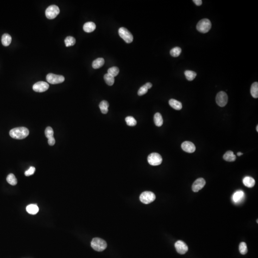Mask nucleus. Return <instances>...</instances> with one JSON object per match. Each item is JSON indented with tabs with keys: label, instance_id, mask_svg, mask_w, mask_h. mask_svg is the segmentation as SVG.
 I'll list each match as a JSON object with an SVG mask.
<instances>
[{
	"label": "nucleus",
	"instance_id": "obj_39",
	"mask_svg": "<svg viewBox=\"0 0 258 258\" xmlns=\"http://www.w3.org/2000/svg\"><path fill=\"white\" fill-rule=\"evenodd\" d=\"M242 155V153L241 152H238V153H237V155H238V156H240Z\"/></svg>",
	"mask_w": 258,
	"mask_h": 258
},
{
	"label": "nucleus",
	"instance_id": "obj_14",
	"mask_svg": "<svg viewBox=\"0 0 258 258\" xmlns=\"http://www.w3.org/2000/svg\"><path fill=\"white\" fill-rule=\"evenodd\" d=\"M181 148L183 151L188 153H193L195 152L196 149L194 143L189 141H185L182 143Z\"/></svg>",
	"mask_w": 258,
	"mask_h": 258
},
{
	"label": "nucleus",
	"instance_id": "obj_35",
	"mask_svg": "<svg viewBox=\"0 0 258 258\" xmlns=\"http://www.w3.org/2000/svg\"><path fill=\"white\" fill-rule=\"evenodd\" d=\"M35 171H36V168L34 167H30L29 169L26 170V171L25 172V175L26 176H30L31 175H33L34 174Z\"/></svg>",
	"mask_w": 258,
	"mask_h": 258
},
{
	"label": "nucleus",
	"instance_id": "obj_29",
	"mask_svg": "<svg viewBox=\"0 0 258 258\" xmlns=\"http://www.w3.org/2000/svg\"><path fill=\"white\" fill-rule=\"evenodd\" d=\"M182 50L179 47H175L170 51V55L173 57H178L181 54Z\"/></svg>",
	"mask_w": 258,
	"mask_h": 258
},
{
	"label": "nucleus",
	"instance_id": "obj_7",
	"mask_svg": "<svg viewBox=\"0 0 258 258\" xmlns=\"http://www.w3.org/2000/svg\"><path fill=\"white\" fill-rule=\"evenodd\" d=\"M147 160L150 165L157 166L161 164L163 159L160 155L156 152H153L148 155Z\"/></svg>",
	"mask_w": 258,
	"mask_h": 258
},
{
	"label": "nucleus",
	"instance_id": "obj_10",
	"mask_svg": "<svg viewBox=\"0 0 258 258\" xmlns=\"http://www.w3.org/2000/svg\"><path fill=\"white\" fill-rule=\"evenodd\" d=\"M49 85L47 82L39 81L33 85V91L37 92H43L47 91L49 88Z\"/></svg>",
	"mask_w": 258,
	"mask_h": 258
},
{
	"label": "nucleus",
	"instance_id": "obj_12",
	"mask_svg": "<svg viewBox=\"0 0 258 258\" xmlns=\"http://www.w3.org/2000/svg\"><path fill=\"white\" fill-rule=\"evenodd\" d=\"M206 184V181L202 178L197 179L194 182L192 189L194 192H198L203 188Z\"/></svg>",
	"mask_w": 258,
	"mask_h": 258
},
{
	"label": "nucleus",
	"instance_id": "obj_13",
	"mask_svg": "<svg viewBox=\"0 0 258 258\" xmlns=\"http://www.w3.org/2000/svg\"><path fill=\"white\" fill-rule=\"evenodd\" d=\"M245 198V194L242 190H238L234 193L232 196V201L235 204L242 203Z\"/></svg>",
	"mask_w": 258,
	"mask_h": 258
},
{
	"label": "nucleus",
	"instance_id": "obj_8",
	"mask_svg": "<svg viewBox=\"0 0 258 258\" xmlns=\"http://www.w3.org/2000/svg\"><path fill=\"white\" fill-rule=\"evenodd\" d=\"M47 80L49 83L52 84H57L64 82L65 81V77L62 75L49 73L47 76Z\"/></svg>",
	"mask_w": 258,
	"mask_h": 258
},
{
	"label": "nucleus",
	"instance_id": "obj_23",
	"mask_svg": "<svg viewBox=\"0 0 258 258\" xmlns=\"http://www.w3.org/2000/svg\"><path fill=\"white\" fill-rule=\"evenodd\" d=\"M109 107V104L106 100H103L99 105V107L100 108V111L103 114H107L108 113Z\"/></svg>",
	"mask_w": 258,
	"mask_h": 258
},
{
	"label": "nucleus",
	"instance_id": "obj_37",
	"mask_svg": "<svg viewBox=\"0 0 258 258\" xmlns=\"http://www.w3.org/2000/svg\"><path fill=\"white\" fill-rule=\"evenodd\" d=\"M193 1L197 6H200L202 4V1L201 0H194Z\"/></svg>",
	"mask_w": 258,
	"mask_h": 258
},
{
	"label": "nucleus",
	"instance_id": "obj_6",
	"mask_svg": "<svg viewBox=\"0 0 258 258\" xmlns=\"http://www.w3.org/2000/svg\"><path fill=\"white\" fill-rule=\"evenodd\" d=\"M59 13V7L55 5H52L45 10V16L48 19H53L58 16Z\"/></svg>",
	"mask_w": 258,
	"mask_h": 258
},
{
	"label": "nucleus",
	"instance_id": "obj_32",
	"mask_svg": "<svg viewBox=\"0 0 258 258\" xmlns=\"http://www.w3.org/2000/svg\"><path fill=\"white\" fill-rule=\"evenodd\" d=\"M239 251L240 254L242 255H245L247 253L248 248L246 243L242 242L239 244Z\"/></svg>",
	"mask_w": 258,
	"mask_h": 258
},
{
	"label": "nucleus",
	"instance_id": "obj_34",
	"mask_svg": "<svg viewBox=\"0 0 258 258\" xmlns=\"http://www.w3.org/2000/svg\"><path fill=\"white\" fill-rule=\"evenodd\" d=\"M148 89L145 86V85H143V86H142V87H141L140 89H139V91H138V95L139 96H143L144 94H146L148 92Z\"/></svg>",
	"mask_w": 258,
	"mask_h": 258
},
{
	"label": "nucleus",
	"instance_id": "obj_11",
	"mask_svg": "<svg viewBox=\"0 0 258 258\" xmlns=\"http://www.w3.org/2000/svg\"><path fill=\"white\" fill-rule=\"evenodd\" d=\"M176 251L180 254H184L188 251L187 245L182 240H178L175 244Z\"/></svg>",
	"mask_w": 258,
	"mask_h": 258
},
{
	"label": "nucleus",
	"instance_id": "obj_40",
	"mask_svg": "<svg viewBox=\"0 0 258 258\" xmlns=\"http://www.w3.org/2000/svg\"><path fill=\"white\" fill-rule=\"evenodd\" d=\"M256 130H257V132H258V125H257V127H256Z\"/></svg>",
	"mask_w": 258,
	"mask_h": 258
},
{
	"label": "nucleus",
	"instance_id": "obj_4",
	"mask_svg": "<svg viewBox=\"0 0 258 258\" xmlns=\"http://www.w3.org/2000/svg\"><path fill=\"white\" fill-rule=\"evenodd\" d=\"M155 194L150 191H145L141 194L140 200L143 203L148 204L152 202L155 199Z\"/></svg>",
	"mask_w": 258,
	"mask_h": 258
},
{
	"label": "nucleus",
	"instance_id": "obj_15",
	"mask_svg": "<svg viewBox=\"0 0 258 258\" xmlns=\"http://www.w3.org/2000/svg\"><path fill=\"white\" fill-rule=\"evenodd\" d=\"M96 26L95 23L92 22H88L85 23L83 25L84 31L86 33H91L95 30Z\"/></svg>",
	"mask_w": 258,
	"mask_h": 258
},
{
	"label": "nucleus",
	"instance_id": "obj_22",
	"mask_svg": "<svg viewBox=\"0 0 258 258\" xmlns=\"http://www.w3.org/2000/svg\"><path fill=\"white\" fill-rule=\"evenodd\" d=\"M154 122L156 126L160 127L163 124V119L162 115L159 112L156 113L154 115Z\"/></svg>",
	"mask_w": 258,
	"mask_h": 258
},
{
	"label": "nucleus",
	"instance_id": "obj_26",
	"mask_svg": "<svg viewBox=\"0 0 258 258\" xmlns=\"http://www.w3.org/2000/svg\"><path fill=\"white\" fill-rule=\"evenodd\" d=\"M104 79L106 83L109 86H112L115 81L114 77L112 76V75H109L108 73H107L104 75Z\"/></svg>",
	"mask_w": 258,
	"mask_h": 258
},
{
	"label": "nucleus",
	"instance_id": "obj_16",
	"mask_svg": "<svg viewBox=\"0 0 258 258\" xmlns=\"http://www.w3.org/2000/svg\"><path fill=\"white\" fill-rule=\"evenodd\" d=\"M243 183L246 187L249 188H251L254 186L255 184V181L252 177L246 176L243 179Z\"/></svg>",
	"mask_w": 258,
	"mask_h": 258
},
{
	"label": "nucleus",
	"instance_id": "obj_19",
	"mask_svg": "<svg viewBox=\"0 0 258 258\" xmlns=\"http://www.w3.org/2000/svg\"><path fill=\"white\" fill-rule=\"evenodd\" d=\"M12 42V37L8 33H4L2 35L1 37V43L2 44L5 46L7 47L10 45Z\"/></svg>",
	"mask_w": 258,
	"mask_h": 258
},
{
	"label": "nucleus",
	"instance_id": "obj_9",
	"mask_svg": "<svg viewBox=\"0 0 258 258\" xmlns=\"http://www.w3.org/2000/svg\"><path fill=\"white\" fill-rule=\"evenodd\" d=\"M216 104L221 107L226 106L228 101V96L226 92L224 91H220L216 95Z\"/></svg>",
	"mask_w": 258,
	"mask_h": 258
},
{
	"label": "nucleus",
	"instance_id": "obj_33",
	"mask_svg": "<svg viewBox=\"0 0 258 258\" xmlns=\"http://www.w3.org/2000/svg\"><path fill=\"white\" fill-rule=\"evenodd\" d=\"M45 136L47 137L48 139L49 138L54 137V131L53 129L50 127H48L45 129Z\"/></svg>",
	"mask_w": 258,
	"mask_h": 258
},
{
	"label": "nucleus",
	"instance_id": "obj_21",
	"mask_svg": "<svg viewBox=\"0 0 258 258\" xmlns=\"http://www.w3.org/2000/svg\"><path fill=\"white\" fill-rule=\"evenodd\" d=\"M105 61L103 58H98L93 61L92 63V67L94 69H98L103 67Z\"/></svg>",
	"mask_w": 258,
	"mask_h": 258
},
{
	"label": "nucleus",
	"instance_id": "obj_38",
	"mask_svg": "<svg viewBox=\"0 0 258 258\" xmlns=\"http://www.w3.org/2000/svg\"><path fill=\"white\" fill-rule=\"evenodd\" d=\"M145 86L148 89H149L151 88L152 87V84L150 82H148L147 83L145 84Z\"/></svg>",
	"mask_w": 258,
	"mask_h": 258
},
{
	"label": "nucleus",
	"instance_id": "obj_3",
	"mask_svg": "<svg viewBox=\"0 0 258 258\" xmlns=\"http://www.w3.org/2000/svg\"><path fill=\"white\" fill-rule=\"evenodd\" d=\"M211 28V23L209 19H202L196 25V29L199 32L207 33Z\"/></svg>",
	"mask_w": 258,
	"mask_h": 258
},
{
	"label": "nucleus",
	"instance_id": "obj_28",
	"mask_svg": "<svg viewBox=\"0 0 258 258\" xmlns=\"http://www.w3.org/2000/svg\"><path fill=\"white\" fill-rule=\"evenodd\" d=\"M65 43L66 47H71V46H73L75 44L76 39L74 37L69 36H68L65 38Z\"/></svg>",
	"mask_w": 258,
	"mask_h": 258
},
{
	"label": "nucleus",
	"instance_id": "obj_31",
	"mask_svg": "<svg viewBox=\"0 0 258 258\" xmlns=\"http://www.w3.org/2000/svg\"><path fill=\"white\" fill-rule=\"evenodd\" d=\"M108 73L112 75L113 77L117 76L119 73V68L116 67H112L108 70Z\"/></svg>",
	"mask_w": 258,
	"mask_h": 258
},
{
	"label": "nucleus",
	"instance_id": "obj_1",
	"mask_svg": "<svg viewBox=\"0 0 258 258\" xmlns=\"http://www.w3.org/2000/svg\"><path fill=\"white\" fill-rule=\"evenodd\" d=\"M29 134L28 129L24 127L13 129L10 131L9 135L15 139L22 140L28 137Z\"/></svg>",
	"mask_w": 258,
	"mask_h": 258
},
{
	"label": "nucleus",
	"instance_id": "obj_2",
	"mask_svg": "<svg viewBox=\"0 0 258 258\" xmlns=\"http://www.w3.org/2000/svg\"><path fill=\"white\" fill-rule=\"evenodd\" d=\"M91 246L96 251H103L107 248V243L100 238H95L92 240Z\"/></svg>",
	"mask_w": 258,
	"mask_h": 258
},
{
	"label": "nucleus",
	"instance_id": "obj_20",
	"mask_svg": "<svg viewBox=\"0 0 258 258\" xmlns=\"http://www.w3.org/2000/svg\"><path fill=\"white\" fill-rule=\"evenodd\" d=\"M26 211L29 214L35 215L39 211V208L36 204H30L26 207Z\"/></svg>",
	"mask_w": 258,
	"mask_h": 258
},
{
	"label": "nucleus",
	"instance_id": "obj_25",
	"mask_svg": "<svg viewBox=\"0 0 258 258\" xmlns=\"http://www.w3.org/2000/svg\"><path fill=\"white\" fill-rule=\"evenodd\" d=\"M184 75L187 80L189 81H192L196 77V73L191 70H186L184 72Z\"/></svg>",
	"mask_w": 258,
	"mask_h": 258
},
{
	"label": "nucleus",
	"instance_id": "obj_17",
	"mask_svg": "<svg viewBox=\"0 0 258 258\" xmlns=\"http://www.w3.org/2000/svg\"><path fill=\"white\" fill-rule=\"evenodd\" d=\"M170 106L176 110H180L182 108V104L181 102L175 99H171L169 101Z\"/></svg>",
	"mask_w": 258,
	"mask_h": 258
},
{
	"label": "nucleus",
	"instance_id": "obj_30",
	"mask_svg": "<svg viewBox=\"0 0 258 258\" xmlns=\"http://www.w3.org/2000/svg\"><path fill=\"white\" fill-rule=\"evenodd\" d=\"M126 123L129 126H135L137 124V121L133 117L128 116L125 118Z\"/></svg>",
	"mask_w": 258,
	"mask_h": 258
},
{
	"label": "nucleus",
	"instance_id": "obj_24",
	"mask_svg": "<svg viewBox=\"0 0 258 258\" xmlns=\"http://www.w3.org/2000/svg\"><path fill=\"white\" fill-rule=\"evenodd\" d=\"M251 93L254 98L257 99L258 97V83L254 82L251 85Z\"/></svg>",
	"mask_w": 258,
	"mask_h": 258
},
{
	"label": "nucleus",
	"instance_id": "obj_5",
	"mask_svg": "<svg viewBox=\"0 0 258 258\" xmlns=\"http://www.w3.org/2000/svg\"><path fill=\"white\" fill-rule=\"evenodd\" d=\"M119 35L126 43H132L133 41V37L132 34L127 29L124 28H120L119 29Z\"/></svg>",
	"mask_w": 258,
	"mask_h": 258
},
{
	"label": "nucleus",
	"instance_id": "obj_27",
	"mask_svg": "<svg viewBox=\"0 0 258 258\" xmlns=\"http://www.w3.org/2000/svg\"><path fill=\"white\" fill-rule=\"evenodd\" d=\"M7 182L12 186H15L17 184V180L13 174H10L7 176L6 178Z\"/></svg>",
	"mask_w": 258,
	"mask_h": 258
},
{
	"label": "nucleus",
	"instance_id": "obj_36",
	"mask_svg": "<svg viewBox=\"0 0 258 258\" xmlns=\"http://www.w3.org/2000/svg\"><path fill=\"white\" fill-rule=\"evenodd\" d=\"M55 143H56V141H55V138L54 137L49 138L48 139V143L50 146H53V145H54Z\"/></svg>",
	"mask_w": 258,
	"mask_h": 258
},
{
	"label": "nucleus",
	"instance_id": "obj_18",
	"mask_svg": "<svg viewBox=\"0 0 258 258\" xmlns=\"http://www.w3.org/2000/svg\"><path fill=\"white\" fill-rule=\"evenodd\" d=\"M223 159L228 162H234L236 160V156L233 152L228 151L224 155Z\"/></svg>",
	"mask_w": 258,
	"mask_h": 258
}]
</instances>
